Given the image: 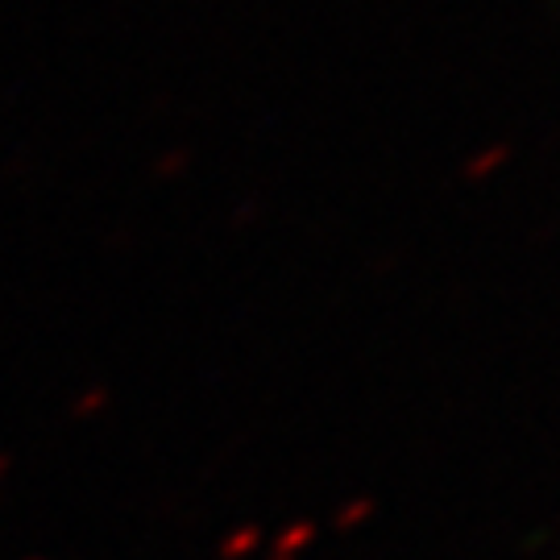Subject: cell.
<instances>
[{
	"instance_id": "cell-1",
	"label": "cell",
	"mask_w": 560,
	"mask_h": 560,
	"mask_svg": "<svg viewBox=\"0 0 560 560\" xmlns=\"http://www.w3.org/2000/svg\"><path fill=\"white\" fill-rule=\"evenodd\" d=\"M506 154H511L506 145H490V150H481L478 159L465 166V179H469V183H481L486 175H494L502 162H506Z\"/></svg>"
},
{
	"instance_id": "cell-2",
	"label": "cell",
	"mask_w": 560,
	"mask_h": 560,
	"mask_svg": "<svg viewBox=\"0 0 560 560\" xmlns=\"http://www.w3.org/2000/svg\"><path fill=\"white\" fill-rule=\"evenodd\" d=\"M365 520H374V499H353L337 515V532H353V527H361Z\"/></svg>"
},
{
	"instance_id": "cell-3",
	"label": "cell",
	"mask_w": 560,
	"mask_h": 560,
	"mask_svg": "<svg viewBox=\"0 0 560 560\" xmlns=\"http://www.w3.org/2000/svg\"><path fill=\"white\" fill-rule=\"evenodd\" d=\"M312 540V523H300V527H295V532H287V536H282V552H295V548H300V544H307Z\"/></svg>"
}]
</instances>
